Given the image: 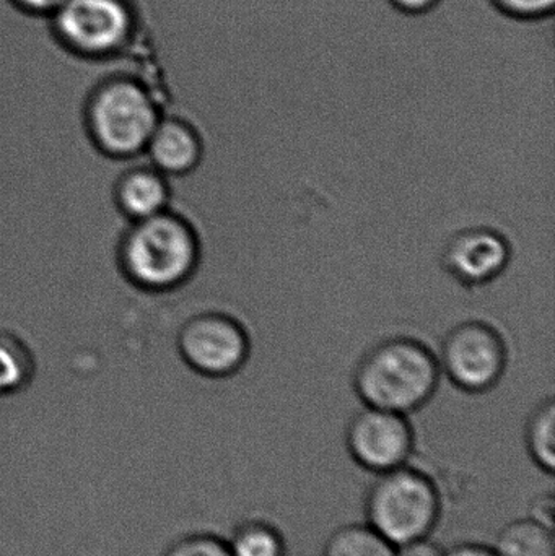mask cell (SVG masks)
Masks as SVG:
<instances>
[{"label":"cell","mask_w":555,"mask_h":556,"mask_svg":"<svg viewBox=\"0 0 555 556\" xmlns=\"http://www.w3.org/2000/svg\"><path fill=\"white\" fill-rule=\"evenodd\" d=\"M442 381L439 356L417 340L394 337L371 346L355 369L362 404L401 415L416 414Z\"/></svg>","instance_id":"6da1fadb"},{"label":"cell","mask_w":555,"mask_h":556,"mask_svg":"<svg viewBox=\"0 0 555 556\" xmlns=\"http://www.w3.org/2000/svg\"><path fill=\"white\" fill-rule=\"evenodd\" d=\"M119 261L127 278L142 290H176L198 267V238L188 222L166 211L130 224L121 241Z\"/></svg>","instance_id":"7a4b0ae2"},{"label":"cell","mask_w":555,"mask_h":556,"mask_svg":"<svg viewBox=\"0 0 555 556\" xmlns=\"http://www.w3.org/2000/svg\"><path fill=\"white\" fill-rule=\"evenodd\" d=\"M442 508L437 483L411 464L375 476L364 500L365 522L394 547L430 538Z\"/></svg>","instance_id":"3957f363"},{"label":"cell","mask_w":555,"mask_h":556,"mask_svg":"<svg viewBox=\"0 0 555 556\" xmlns=\"http://www.w3.org/2000/svg\"><path fill=\"white\" fill-rule=\"evenodd\" d=\"M162 119L150 91L133 78L101 85L87 110L88 130L98 149L113 159L146 155L147 143Z\"/></svg>","instance_id":"277c9868"},{"label":"cell","mask_w":555,"mask_h":556,"mask_svg":"<svg viewBox=\"0 0 555 556\" xmlns=\"http://www.w3.org/2000/svg\"><path fill=\"white\" fill-rule=\"evenodd\" d=\"M437 356L443 378L471 394L494 388L508 359L501 333L481 320H468L450 330Z\"/></svg>","instance_id":"5b68a950"},{"label":"cell","mask_w":555,"mask_h":556,"mask_svg":"<svg viewBox=\"0 0 555 556\" xmlns=\"http://www.w3.org/2000/svg\"><path fill=\"white\" fill-rule=\"evenodd\" d=\"M342 444L361 469L378 476L409 464L417 431L407 415L364 405L345 424Z\"/></svg>","instance_id":"8992f818"},{"label":"cell","mask_w":555,"mask_h":556,"mask_svg":"<svg viewBox=\"0 0 555 556\" xmlns=\"http://www.w3.org/2000/svg\"><path fill=\"white\" fill-rule=\"evenodd\" d=\"M51 16L59 38L90 58L121 51L134 31L126 0H64Z\"/></svg>","instance_id":"52a82bcc"},{"label":"cell","mask_w":555,"mask_h":556,"mask_svg":"<svg viewBox=\"0 0 555 556\" xmlns=\"http://www.w3.org/2000/svg\"><path fill=\"white\" fill-rule=\"evenodd\" d=\"M182 359L209 378L235 375L248 358L243 327L227 314L202 313L191 317L178 333Z\"/></svg>","instance_id":"ba28073f"},{"label":"cell","mask_w":555,"mask_h":556,"mask_svg":"<svg viewBox=\"0 0 555 556\" xmlns=\"http://www.w3.org/2000/svg\"><path fill=\"white\" fill-rule=\"evenodd\" d=\"M446 273L468 287L479 288L501 278L521 276L555 283V278L527 273L514 264L510 243L494 228L471 227L450 238L443 250Z\"/></svg>","instance_id":"9c48e42d"},{"label":"cell","mask_w":555,"mask_h":556,"mask_svg":"<svg viewBox=\"0 0 555 556\" xmlns=\"http://www.w3.org/2000/svg\"><path fill=\"white\" fill-rule=\"evenodd\" d=\"M201 139L195 130L175 117L160 119L146 149L150 165L166 178L192 172L201 160Z\"/></svg>","instance_id":"30bf717a"},{"label":"cell","mask_w":555,"mask_h":556,"mask_svg":"<svg viewBox=\"0 0 555 556\" xmlns=\"http://www.w3.org/2000/svg\"><path fill=\"white\" fill-rule=\"evenodd\" d=\"M116 204L133 224L163 214L169 207L168 178L150 163L136 166L117 182Z\"/></svg>","instance_id":"8fae6325"},{"label":"cell","mask_w":555,"mask_h":556,"mask_svg":"<svg viewBox=\"0 0 555 556\" xmlns=\"http://www.w3.org/2000/svg\"><path fill=\"white\" fill-rule=\"evenodd\" d=\"M492 548L497 556H555L554 529L527 516L505 525Z\"/></svg>","instance_id":"7c38bea8"},{"label":"cell","mask_w":555,"mask_h":556,"mask_svg":"<svg viewBox=\"0 0 555 556\" xmlns=\"http://www.w3.org/2000/svg\"><path fill=\"white\" fill-rule=\"evenodd\" d=\"M525 451L541 472L553 476L555 470V397L538 405L521 431Z\"/></svg>","instance_id":"4fadbf2b"},{"label":"cell","mask_w":555,"mask_h":556,"mask_svg":"<svg viewBox=\"0 0 555 556\" xmlns=\"http://www.w3.org/2000/svg\"><path fill=\"white\" fill-rule=\"evenodd\" d=\"M225 541L231 556H287L282 531L263 518L243 519Z\"/></svg>","instance_id":"5bb4252c"},{"label":"cell","mask_w":555,"mask_h":556,"mask_svg":"<svg viewBox=\"0 0 555 556\" xmlns=\"http://www.w3.org/2000/svg\"><path fill=\"white\" fill-rule=\"evenodd\" d=\"M321 556H396V547L367 522H354L329 534Z\"/></svg>","instance_id":"9a60e30c"},{"label":"cell","mask_w":555,"mask_h":556,"mask_svg":"<svg viewBox=\"0 0 555 556\" xmlns=\"http://www.w3.org/2000/svg\"><path fill=\"white\" fill-rule=\"evenodd\" d=\"M33 363L25 346L9 336H0V397L20 394L31 379Z\"/></svg>","instance_id":"2e32d148"},{"label":"cell","mask_w":555,"mask_h":556,"mask_svg":"<svg viewBox=\"0 0 555 556\" xmlns=\"http://www.w3.org/2000/svg\"><path fill=\"white\" fill-rule=\"evenodd\" d=\"M162 556H231L227 541L212 532H194L176 539Z\"/></svg>","instance_id":"e0dca14e"},{"label":"cell","mask_w":555,"mask_h":556,"mask_svg":"<svg viewBox=\"0 0 555 556\" xmlns=\"http://www.w3.org/2000/svg\"><path fill=\"white\" fill-rule=\"evenodd\" d=\"M501 9L521 18H540L553 15L555 0H495Z\"/></svg>","instance_id":"ac0fdd59"},{"label":"cell","mask_w":555,"mask_h":556,"mask_svg":"<svg viewBox=\"0 0 555 556\" xmlns=\"http://www.w3.org/2000/svg\"><path fill=\"white\" fill-rule=\"evenodd\" d=\"M554 511L553 493H540V495L534 496L530 508H528V518L546 526V528L554 529Z\"/></svg>","instance_id":"d6986e66"},{"label":"cell","mask_w":555,"mask_h":556,"mask_svg":"<svg viewBox=\"0 0 555 556\" xmlns=\"http://www.w3.org/2000/svg\"><path fill=\"white\" fill-rule=\"evenodd\" d=\"M443 548L437 545L432 539H419L409 544L396 547V556H442Z\"/></svg>","instance_id":"ffe728a7"},{"label":"cell","mask_w":555,"mask_h":556,"mask_svg":"<svg viewBox=\"0 0 555 556\" xmlns=\"http://www.w3.org/2000/svg\"><path fill=\"white\" fill-rule=\"evenodd\" d=\"M442 556H497L492 545L479 544V542H462L443 551Z\"/></svg>","instance_id":"44dd1931"},{"label":"cell","mask_w":555,"mask_h":556,"mask_svg":"<svg viewBox=\"0 0 555 556\" xmlns=\"http://www.w3.org/2000/svg\"><path fill=\"white\" fill-rule=\"evenodd\" d=\"M15 2L36 15H52L64 0H15Z\"/></svg>","instance_id":"7402d4cb"},{"label":"cell","mask_w":555,"mask_h":556,"mask_svg":"<svg viewBox=\"0 0 555 556\" xmlns=\"http://www.w3.org/2000/svg\"><path fill=\"white\" fill-rule=\"evenodd\" d=\"M398 9L407 13H422L432 9L439 0H391Z\"/></svg>","instance_id":"603a6c76"}]
</instances>
